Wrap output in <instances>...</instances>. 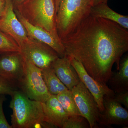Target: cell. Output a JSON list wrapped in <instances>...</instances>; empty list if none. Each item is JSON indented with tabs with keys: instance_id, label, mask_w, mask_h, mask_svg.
Listing matches in <instances>:
<instances>
[{
	"instance_id": "7",
	"label": "cell",
	"mask_w": 128,
	"mask_h": 128,
	"mask_svg": "<svg viewBox=\"0 0 128 128\" xmlns=\"http://www.w3.org/2000/svg\"><path fill=\"white\" fill-rule=\"evenodd\" d=\"M71 92L82 116L90 128H96L101 112L94 96L81 80Z\"/></svg>"
},
{
	"instance_id": "22",
	"label": "cell",
	"mask_w": 128,
	"mask_h": 128,
	"mask_svg": "<svg viewBox=\"0 0 128 128\" xmlns=\"http://www.w3.org/2000/svg\"><path fill=\"white\" fill-rule=\"evenodd\" d=\"M6 100L5 95L0 94V128H12L8 122L3 111V103Z\"/></svg>"
},
{
	"instance_id": "21",
	"label": "cell",
	"mask_w": 128,
	"mask_h": 128,
	"mask_svg": "<svg viewBox=\"0 0 128 128\" xmlns=\"http://www.w3.org/2000/svg\"><path fill=\"white\" fill-rule=\"evenodd\" d=\"M18 90L16 84L0 76V94L12 96Z\"/></svg>"
},
{
	"instance_id": "24",
	"label": "cell",
	"mask_w": 128,
	"mask_h": 128,
	"mask_svg": "<svg viewBox=\"0 0 128 128\" xmlns=\"http://www.w3.org/2000/svg\"><path fill=\"white\" fill-rule=\"evenodd\" d=\"M6 0H0V17L2 16L6 7Z\"/></svg>"
},
{
	"instance_id": "16",
	"label": "cell",
	"mask_w": 128,
	"mask_h": 128,
	"mask_svg": "<svg viewBox=\"0 0 128 128\" xmlns=\"http://www.w3.org/2000/svg\"><path fill=\"white\" fill-rule=\"evenodd\" d=\"M90 15L113 21L128 29V16L117 13L108 6V3L100 2L94 5L92 8Z\"/></svg>"
},
{
	"instance_id": "12",
	"label": "cell",
	"mask_w": 128,
	"mask_h": 128,
	"mask_svg": "<svg viewBox=\"0 0 128 128\" xmlns=\"http://www.w3.org/2000/svg\"><path fill=\"white\" fill-rule=\"evenodd\" d=\"M24 66V59L20 52H12L0 54V76L17 85L23 75Z\"/></svg>"
},
{
	"instance_id": "23",
	"label": "cell",
	"mask_w": 128,
	"mask_h": 128,
	"mask_svg": "<svg viewBox=\"0 0 128 128\" xmlns=\"http://www.w3.org/2000/svg\"><path fill=\"white\" fill-rule=\"evenodd\" d=\"M115 100L121 104L124 105L125 108L128 109V91L119 93H115L114 96Z\"/></svg>"
},
{
	"instance_id": "10",
	"label": "cell",
	"mask_w": 128,
	"mask_h": 128,
	"mask_svg": "<svg viewBox=\"0 0 128 128\" xmlns=\"http://www.w3.org/2000/svg\"><path fill=\"white\" fill-rule=\"evenodd\" d=\"M113 97L104 96V110L100 114L98 123L108 127L112 125H128V110L115 100Z\"/></svg>"
},
{
	"instance_id": "14",
	"label": "cell",
	"mask_w": 128,
	"mask_h": 128,
	"mask_svg": "<svg viewBox=\"0 0 128 128\" xmlns=\"http://www.w3.org/2000/svg\"><path fill=\"white\" fill-rule=\"evenodd\" d=\"M42 104L46 122L52 128H63L68 116L57 99V96L51 95Z\"/></svg>"
},
{
	"instance_id": "26",
	"label": "cell",
	"mask_w": 128,
	"mask_h": 128,
	"mask_svg": "<svg viewBox=\"0 0 128 128\" xmlns=\"http://www.w3.org/2000/svg\"><path fill=\"white\" fill-rule=\"evenodd\" d=\"M60 1V0H56V9H57H57H58V6L59 4Z\"/></svg>"
},
{
	"instance_id": "19",
	"label": "cell",
	"mask_w": 128,
	"mask_h": 128,
	"mask_svg": "<svg viewBox=\"0 0 128 128\" xmlns=\"http://www.w3.org/2000/svg\"><path fill=\"white\" fill-rule=\"evenodd\" d=\"M18 44L8 34L0 30V53L20 52Z\"/></svg>"
},
{
	"instance_id": "13",
	"label": "cell",
	"mask_w": 128,
	"mask_h": 128,
	"mask_svg": "<svg viewBox=\"0 0 128 128\" xmlns=\"http://www.w3.org/2000/svg\"><path fill=\"white\" fill-rule=\"evenodd\" d=\"M51 66L57 77L71 91L80 81L77 72L71 64L70 58L67 56L58 57Z\"/></svg>"
},
{
	"instance_id": "8",
	"label": "cell",
	"mask_w": 128,
	"mask_h": 128,
	"mask_svg": "<svg viewBox=\"0 0 128 128\" xmlns=\"http://www.w3.org/2000/svg\"><path fill=\"white\" fill-rule=\"evenodd\" d=\"M0 30L13 38L20 48L31 39L14 11L12 0H6L4 11L0 17Z\"/></svg>"
},
{
	"instance_id": "5",
	"label": "cell",
	"mask_w": 128,
	"mask_h": 128,
	"mask_svg": "<svg viewBox=\"0 0 128 128\" xmlns=\"http://www.w3.org/2000/svg\"><path fill=\"white\" fill-rule=\"evenodd\" d=\"M24 59V73L17 82L18 87L31 100L44 102L51 95L44 81L42 70Z\"/></svg>"
},
{
	"instance_id": "4",
	"label": "cell",
	"mask_w": 128,
	"mask_h": 128,
	"mask_svg": "<svg viewBox=\"0 0 128 128\" xmlns=\"http://www.w3.org/2000/svg\"><path fill=\"white\" fill-rule=\"evenodd\" d=\"M18 8V13L32 25L58 35L56 0H26Z\"/></svg>"
},
{
	"instance_id": "3",
	"label": "cell",
	"mask_w": 128,
	"mask_h": 128,
	"mask_svg": "<svg viewBox=\"0 0 128 128\" xmlns=\"http://www.w3.org/2000/svg\"><path fill=\"white\" fill-rule=\"evenodd\" d=\"M95 0H60L57 12L58 35L64 39L90 14Z\"/></svg>"
},
{
	"instance_id": "2",
	"label": "cell",
	"mask_w": 128,
	"mask_h": 128,
	"mask_svg": "<svg viewBox=\"0 0 128 128\" xmlns=\"http://www.w3.org/2000/svg\"><path fill=\"white\" fill-rule=\"evenodd\" d=\"M11 96L12 128H52L46 122L42 102L31 100L20 90Z\"/></svg>"
},
{
	"instance_id": "1",
	"label": "cell",
	"mask_w": 128,
	"mask_h": 128,
	"mask_svg": "<svg viewBox=\"0 0 128 128\" xmlns=\"http://www.w3.org/2000/svg\"><path fill=\"white\" fill-rule=\"evenodd\" d=\"M62 41L65 55L78 60L93 79L107 85L114 65L118 70L121 58L128 51V29L90 15Z\"/></svg>"
},
{
	"instance_id": "17",
	"label": "cell",
	"mask_w": 128,
	"mask_h": 128,
	"mask_svg": "<svg viewBox=\"0 0 128 128\" xmlns=\"http://www.w3.org/2000/svg\"><path fill=\"white\" fill-rule=\"evenodd\" d=\"M42 73L45 84L51 95L57 96L68 90L57 77L52 66L42 70Z\"/></svg>"
},
{
	"instance_id": "6",
	"label": "cell",
	"mask_w": 128,
	"mask_h": 128,
	"mask_svg": "<svg viewBox=\"0 0 128 128\" xmlns=\"http://www.w3.org/2000/svg\"><path fill=\"white\" fill-rule=\"evenodd\" d=\"M20 48L22 57L41 70L51 66L59 57L58 54L50 46L31 38Z\"/></svg>"
},
{
	"instance_id": "15",
	"label": "cell",
	"mask_w": 128,
	"mask_h": 128,
	"mask_svg": "<svg viewBox=\"0 0 128 128\" xmlns=\"http://www.w3.org/2000/svg\"><path fill=\"white\" fill-rule=\"evenodd\" d=\"M112 90L115 93L128 91V56L126 55L120 64L116 73L112 72L108 81Z\"/></svg>"
},
{
	"instance_id": "20",
	"label": "cell",
	"mask_w": 128,
	"mask_h": 128,
	"mask_svg": "<svg viewBox=\"0 0 128 128\" xmlns=\"http://www.w3.org/2000/svg\"><path fill=\"white\" fill-rule=\"evenodd\" d=\"M85 118L80 115L68 117L62 128H88L89 124Z\"/></svg>"
},
{
	"instance_id": "25",
	"label": "cell",
	"mask_w": 128,
	"mask_h": 128,
	"mask_svg": "<svg viewBox=\"0 0 128 128\" xmlns=\"http://www.w3.org/2000/svg\"><path fill=\"white\" fill-rule=\"evenodd\" d=\"M14 0L17 4H20L21 3H22L24 1H25L26 0Z\"/></svg>"
},
{
	"instance_id": "11",
	"label": "cell",
	"mask_w": 128,
	"mask_h": 128,
	"mask_svg": "<svg viewBox=\"0 0 128 128\" xmlns=\"http://www.w3.org/2000/svg\"><path fill=\"white\" fill-rule=\"evenodd\" d=\"M16 12L18 20L25 28L30 38L50 46L60 57L64 56L65 49L58 35L53 34L42 28L32 25L21 16L17 11H16Z\"/></svg>"
},
{
	"instance_id": "9",
	"label": "cell",
	"mask_w": 128,
	"mask_h": 128,
	"mask_svg": "<svg viewBox=\"0 0 128 128\" xmlns=\"http://www.w3.org/2000/svg\"><path fill=\"white\" fill-rule=\"evenodd\" d=\"M68 56L70 63L75 69L80 80L94 96L101 112L104 110L103 100L104 96H113L115 93L107 85L101 84L89 75L82 64L73 57Z\"/></svg>"
},
{
	"instance_id": "18",
	"label": "cell",
	"mask_w": 128,
	"mask_h": 128,
	"mask_svg": "<svg viewBox=\"0 0 128 128\" xmlns=\"http://www.w3.org/2000/svg\"><path fill=\"white\" fill-rule=\"evenodd\" d=\"M56 96L68 117L82 116L71 91L67 90Z\"/></svg>"
},
{
	"instance_id": "29",
	"label": "cell",
	"mask_w": 128,
	"mask_h": 128,
	"mask_svg": "<svg viewBox=\"0 0 128 128\" xmlns=\"http://www.w3.org/2000/svg\"></svg>"
},
{
	"instance_id": "27",
	"label": "cell",
	"mask_w": 128,
	"mask_h": 128,
	"mask_svg": "<svg viewBox=\"0 0 128 128\" xmlns=\"http://www.w3.org/2000/svg\"><path fill=\"white\" fill-rule=\"evenodd\" d=\"M108 0H100V2L104 3H108Z\"/></svg>"
},
{
	"instance_id": "28",
	"label": "cell",
	"mask_w": 128,
	"mask_h": 128,
	"mask_svg": "<svg viewBox=\"0 0 128 128\" xmlns=\"http://www.w3.org/2000/svg\"><path fill=\"white\" fill-rule=\"evenodd\" d=\"M0 54H1V53H0Z\"/></svg>"
}]
</instances>
